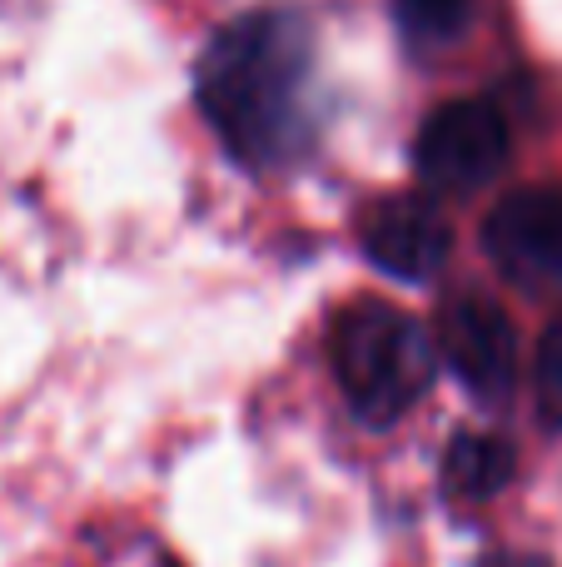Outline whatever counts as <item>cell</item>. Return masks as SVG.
<instances>
[{
    "mask_svg": "<svg viewBox=\"0 0 562 567\" xmlns=\"http://www.w3.org/2000/svg\"><path fill=\"white\" fill-rule=\"evenodd\" d=\"M473 16V0H398V20L414 40H454Z\"/></svg>",
    "mask_w": 562,
    "mask_h": 567,
    "instance_id": "ba28073f",
    "label": "cell"
},
{
    "mask_svg": "<svg viewBox=\"0 0 562 567\" xmlns=\"http://www.w3.org/2000/svg\"><path fill=\"white\" fill-rule=\"evenodd\" d=\"M483 249L498 275L528 293L562 289V195L518 189L498 199L483 225Z\"/></svg>",
    "mask_w": 562,
    "mask_h": 567,
    "instance_id": "277c9868",
    "label": "cell"
},
{
    "mask_svg": "<svg viewBox=\"0 0 562 567\" xmlns=\"http://www.w3.org/2000/svg\"><path fill=\"white\" fill-rule=\"evenodd\" d=\"M334 369L364 423H394L428 393L438 343L414 313L394 303H354L334 323Z\"/></svg>",
    "mask_w": 562,
    "mask_h": 567,
    "instance_id": "7a4b0ae2",
    "label": "cell"
},
{
    "mask_svg": "<svg viewBox=\"0 0 562 567\" xmlns=\"http://www.w3.org/2000/svg\"><path fill=\"white\" fill-rule=\"evenodd\" d=\"M364 249L384 275L424 284L448 265L454 235H448L444 215L424 199H384L364 219Z\"/></svg>",
    "mask_w": 562,
    "mask_h": 567,
    "instance_id": "8992f818",
    "label": "cell"
},
{
    "mask_svg": "<svg viewBox=\"0 0 562 567\" xmlns=\"http://www.w3.org/2000/svg\"><path fill=\"white\" fill-rule=\"evenodd\" d=\"M493 567H538V563H493Z\"/></svg>",
    "mask_w": 562,
    "mask_h": 567,
    "instance_id": "30bf717a",
    "label": "cell"
},
{
    "mask_svg": "<svg viewBox=\"0 0 562 567\" xmlns=\"http://www.w3.org/2000/svg\"><path fill=\"white\" fill-rule=\"evenodd\" d=\"M538 409H543L548 429H562V319L548 323L543 343H538Z\"/></svg>",
    "mask_w": 562,
    "mask_h": 567,
    "instance_id": "9c48e42d",
    "label": "cell"
},
{
    "mask_svg": "<svg viewBox=\"0 0 562 567\" xmlns=\"http://www.w3.org/2000/svg\"><path fill=\"white\" fill-rule=\"evenodd\" d=\"M309 45L284 16H244L199 60V105L229 150L274 165L304 140Z\"/></svg>",
    "mask_w": 562,
    "mask_h": 567,
    "instance_id": "6da1fadb",
    "label": "cell"
},
{
    "mask_svg": "<svg viewBox=\"0 0 562 567\" xmlns=\"http://www.w3.org/2000/svg\"><path fill=\"white\" fill-rule=\"evenodd\" d=\"M418 179L444 195H473L508 165V125L483 100H454L434 110L414 145Z\"/></svg>",
    "mask_w": 562,
    "mask_h": 567,
    "instance_id": "3957f363",
    "label": "cell"
},
{
    "mask_svg": "<svg viewBox=\"0 0 562 567\" xmlns=\"http://www.w3.org/2000/svg\"><path fill=\"white\" fill-rule=\"evenodd\" d=\"M438 359L458 373L468 393L503 399L518 379V333L513 319L483 293H458L438 313Z\"/></svg>",
    "mask_w": 562,
    "mask_h": 567,
    "instance_id": "5b68a950",
    "label": "cell"
},
{
    "mask_svg": "<svg viewBox=\"0 0 562 567\" xmlns=\"http://www.w3.org/2000/svg\"><path fill=\"white\" fill-rule=\"evenodd\" d=\"M508 478H513V453H508L503 439H488V433L454 439V449H448V483L464 498H493Z\"/></svg>",
    "mask_w": 562,
    "mask_h": 567,
    "instance_id": "52a82bcc",
    "label": "cell"
}]
</instances>
